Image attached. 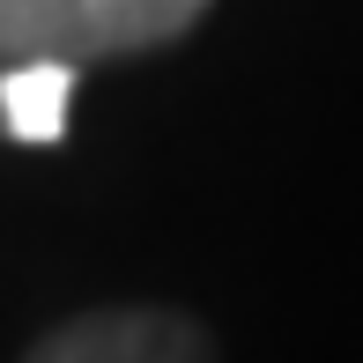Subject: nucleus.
<instances>
[{"mask_svg": "<svg viewBox=\"0 0 363 363\" xmlns=\"http://www.w3.org/2000/svg\"><path fill=\"white\" fill-rule=\"evenodd\" d=\"M216 0H0V60H119V52H156L186 38Z\"/></svg>", "mask_w": 363, "mask_h": 363, "instance_id": "obj_1", "label": "nucleus"}, {"mask_svg": "<svg viewBox=\"0 0 363 363\" xmlns=\"http://www.w3.org/2000/svg\"><path fill=\"white\" fill-rule=\"evenodd\" d=\"M23 363H216V341L171 304H111L52 326Z\"/></svg>", "mask_w": 363, "mask_h": 363, "instance_id": "obj_2", "label": "nucleus"}, {"mask_svg": "<svg viewBox=\"0 0 363 363\" xmlns=\"http://www.w3.org/2000/svg\"><path fill=\"white\" fill-rule=\"evenodd\" d=\"M67 96H74V67L30 60V67L0 74V119H8L15 141H60L67 134Z\"/></svg>", "mask_w": 363, "mask_h": 363, "instance_id": "obj_3", "label": "nucleus"}]
</instances>
